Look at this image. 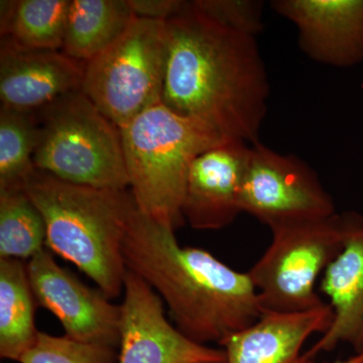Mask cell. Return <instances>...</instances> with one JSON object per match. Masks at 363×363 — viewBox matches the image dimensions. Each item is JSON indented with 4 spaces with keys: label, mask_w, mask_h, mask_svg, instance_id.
I'll list each match as a JSON object with an SVG mask.
<instances>
[{
    "label": "cell",
    "mask_w": 363,
    "mask_h": 363,
    "mask_svg": "<svg viewBox=\"0 0 363 363\" xmlns=\"http://www.w3.org/2000/svg\"><path fill=\"white\" fill-rule=\"evenodd\" d=\"M38 304L28 279L26 262L0 259V357L13 362L37 340Z\"/></svg>",
    "instance_id": "17"
},
{
    "label": "cell",
    "mask_w": 363,
    "mask_h": 363,
    "mask_svg": "<svg viewBox=\"0 0 363 363\" xmlns=\"http://www.w3.org/2000/svg\"><path fill=\"white\" fill-rule=\"evenodd\" d=\"M363 226L357 212L271 229L272 240L248 271L264 311L298 313L323 307L318 279Z\"/></svg>",
    "instance_id": "6"
},
{
    "label": "cell",
    "mask_w": 363,
    "mask_h": 363,
    "mask_svg": "<svg viewBox=\"0 0 363 363\" xmlns=\"http://www.w3.org/2000/svg\"><path fill=\"white\" fill-rule=\"evenodd\" d=\"M326 363H363V352L357 353V354H354L353 357L347 358V359L335 360L333 362Z\"/></svg>",
    "instance_id": "24"
},
{
    "label": "cell",
    "mask_w": 363,
    "mask_h": 363,
    "mask_svg": "<svg viewBox=\"0 0 363 363\" xmlns=\"http://www.w3.org/2000/svg\"><path fill=\"white\" fill-rule=\"evenodd\" d=\"M26 269L35 302L55 315L66 336L119 348L121 305L59 266L47 248L26 262Z\"/></svg>",
    "instance_id": "9"
},
{
    "label": "cell",
    "mask_w": 363,
    "mask_h": 363,
    "mask_svg": "<svg viewBox=\"0 0 363 363\" xmlns=\"http://www.w3.org/2000/svg\"><path fill=\"white\" fill-rule=\"evenodd\" d=\"M135 18L128 0H71L62 52L88 63L121 38Z\"/></svg>",
    "instance_id": "16"
},
{
    "label": "cell",
    "mask_w": 363,
    "mask_h": 363,
    "mask_svg": "<svg viewBox=\"0 0 363 363\" xmlns=\"http://www.w3.org/2000/svg\"><path fill=\"white\" fill-rule=\"evenodd\" d=\"M332 319L329 304L307 312L264 311L220 344L225 363H316L303 351L305 343L315 334H324Z\"/></svg>",
    "instance_id": "14"
},
{
    "label": "cell",
    "mask_w": 363,
    "mask_h": 363,
    "mask_svg": "<svg viewBox=\"0 0 363 363\" xmlns=\"http://www.w3.org/2000/svg\"><path fill=\"white\" fill-rule=\"evenodd\" d=\"M71 0H2L1 40L28 50L62 51Z\"/></svg>",
    "instance_id": "18"
},
{
    "label": "cell",
    "mask_w": 363,
    "mask_h": 363,
    "mask_svg": "<svg viewBox=\"0 0 363 363\" xmlns=\"http://www.w3.org/2000/svg\"><path fill=\"white\" fill-rule=\"evenodd\" d=\"M181 0H128L136 18L167 21L185 6Z\"/></svg>",
    "instance_id": "23"
},
{
    "label": "cell",
    "mask_w": 363,
    "mask_h": 363,
    "mask_svg": "<svg viewBox=\"0 0 363 363\" xmlns=\"http://www.w3.org/2000/svg\"><path fill=\"white\" fill-rule=\"evenodd\" d=\"M35 169L74 185L126 190L130 178L121 128L82 91L59 98L35 113Z\"/></svg>",
    "instance_id": "5"
},
{
    "label": "cell",
    "mask_w": 363,
    "mask_h": 363,
    "mask_svg": "<svg viewBox=\"0 0 363 363\" xmlns=\"http://www.w3.org/2000/svg\"><path fill=\"white\" fill-rule=\"evenodd\" d=\"M123 250L126 269L156 291L177 328L195 342L220 345L264 313L247 272L231 269L202 248L182 247L175 231L140 209Z\"/></svg>",
    "instance_id": "2"
},
{
    "label": "cell",
    "mask_w": 363,
    "mask_h": 363,
    "mask_svg": "<svg viewBox=\"0 0 363 363\" xmlns=\"http://www.w3.org/2000/svg\"><path fill=\"white\" fill-rule=\"evenodd\" d=\"M85 64L62 51L28 50L1 40V106L37 113L59 98L81 90Z\"/></svg>",
    "instance_id": "13"
},
{
    "label": "cell",
    "mask_w": 363,
    "mask_h": 363,
    "mask_svg": "<svg viewBox=\"0 0 363 363\" xmlns=\"http://www.w3.org/2000/svg\"><path fill=\"white\" fill-rule=\"evenodd\" d=\"M45 240L44 218L26 189L0 190V259L28 262Z\"/></svg>",
    "instance_id": "19"
},
{
    "label": "cell",
    "mask_w": 363,
    "mask_h": 363,
    "mask_svg": "<svg viewBox=\"0 0 363 363\" xmlns=\"http://www.w3.org/2000/svg\"><path fill=\"white\" fill-rule=\"evenodd\" d=\"M210 363H225V362H210Z\"/></svg>",
    "instance_id": "25"
},
{
    "label": "cell",
    "mask_w": 363,
    "mask_h": 363,
    "mask_svg": "<svg viewBox=\"0 0 363 363\" xmlns=\"http://www.w3.org/2000/svg\"><path fill=\"white\" fill-rule=\"evenodd\" d=\"M166 23L162 104L224 138L259 143L269 84L257 37L219 25L194 1Z\"/></svg>",
    "instance_id": "1"
},
{
    "label": "cell",
    "mask_w": 363,
    "mask_h": 363,
    "mask_svg": "<svg viewBox=\"0 0 363 363\" xmlns=\"http://www.w3.org/2000/svg\"><path fill=\"white\" fill-rule=\"evenodd\" d=\"M240 207L269 229L337 213L333 198L309 164L259 142L250 145Z\"/></svg>",
    "instance_id": "8"
},
{
    "label": "cell",
    "mask_w": 363,
    "mask_h": 363,
    "mask_svg": "<svg viewBox=\"0 0 363 363\" xmlns=\"http://www.w3.org/2000/svg\"><path fill=\"white\" fill-rule=\"evenodd\" d=\"M272 6L296 26L309 58L338 68L363 61V0H274Z\"/></svg>",
    "instance_id": "12"
},
{
    "label": "cell",
    "mask_w": 363,
    "mask_h": 363,
    "mask_svg": "<svg viewBox=\"0 0 363 363\" xmlns=\"http://www.w3.org/2000/svg\"><path fill=\"white\" fill-rule=\"evenodd\" d=\"M320 289L329 298L333 319L307 354L315 358L340 344L350 345L355 354L363 352V226L351 234L327 267Z\"/></svg>",
    "instance_id": "15"
},
{
    "label": "cell",
    "mask_w": 363,
    "mask_h": 363,
    "mask_svg": "<svg viewBox=\"0 0 363 363\" xmlns=\"http://www.w3.org/2000/svg\"><path fill=\"white\" fill-rule=\"evenodd\" d=\"M250 145L227 140L199 155L189 171L182 214L192 228L218 230L241 213L240 194Z\"/></svg>",
    "instance_id": "11"
},
{
    "label": "cell",
    "mask_w": 363,
    "mask_h": 363,
    "mask_svg": "<svg viewBox=\"0 0 363 363\" xmlns=\"http://www.w3.org/2000/svg\"><path fill=\"white\" fill-rule=\"evenodd\" d=\"M38 138L35 113L0 106V190L25 189L35 169L33 154Z\"/></svg>",
    "instance_id": "20"
},
{
    "label": "cell",
    "mask_w": 363,
    "mask_h": 363,
    "mask_svg": "<svg viewBox=\"0 0 363 363\" xmlns=\"http://www.w3.org/2000/svg\"><path fill=\"white\" fill-rule=\"evenodd\" d=\"M123 291L118 363L225 362L222 348L195 342L172 325L161 297L130 269Z\"/></svg>",
    "instance_id": "10"
},
{
    "label": "cell",
    "mask_w": 363,
    "mask_h": 363,
    "mask_svg": "<svg viewBox=\"0 0 363 363\" xmlns=\"http://www.w3.org/2000/svg\"><path fill=\"white\" fill-rule=\"evenodd\" d=\"M201 13L219 25L257 37L262 28V2L255 0H196Z\"/></svg>",
    "instance_id": "22"
},
{
    "label": "cell",
    "mask_w": 363,
    "mask_h": 363,
    "mask_svg": "<svg viewBox=\"0 0 363 363\" xmlns=\"http://www.w3.org/2000/svg\"><path fill=\"white\" fill-rule=\"evenodd\" d=\"M167 23L135 18L105 51L85 64L82 91L117 128L161 104Z\"/></svg>",
    "instance_id": "7"
},
{
    "label": "cell",
    "mask_w": 363,
    "mask_h": 363,
    "mask_svg": "<svg viewBox=\"0 0 363 363\" xmlns=\"http://www.w3.org/2000/svg\"><path fill=\"white\" fill-rule=\"evenodd\" d=\"M20 363H118L116 348L39 332Z\"/></svg>",
    "instance_id": "21"
},
{
    "label": "cell",
    "mask_w": 363,
    "mask_h": 363,
    "mask_svg": "<svg viewBox=\"0 0 363 363\" xmlns=\"http://www.w3.org/2000/svg\"><path fill=\"white\" fill-rule=\"evenodd\" d=\"M26 192L43 215L45 247L87 274L109 298L123 290V241L138 205L128 190L74 185L35 169Z\"/></svg>",
    "instance_id": "3"
},
{
    "label": "cell",
    "mask_w": 363,
    "mask_h": 363,
    "mask_svg": "<svg viewBox=\"0 0 363 363\" xmlns=\"http://www.w3.org/2000/svg\"><path fill=\"white\" fill-rule=\"evenodd\" d=\"M130 187L138 209L176 231L191 164L196 157L230 138L211 126L161 104L121 128Z\"/></svg>",
    "instance_id": "4"
}]
</instances>
